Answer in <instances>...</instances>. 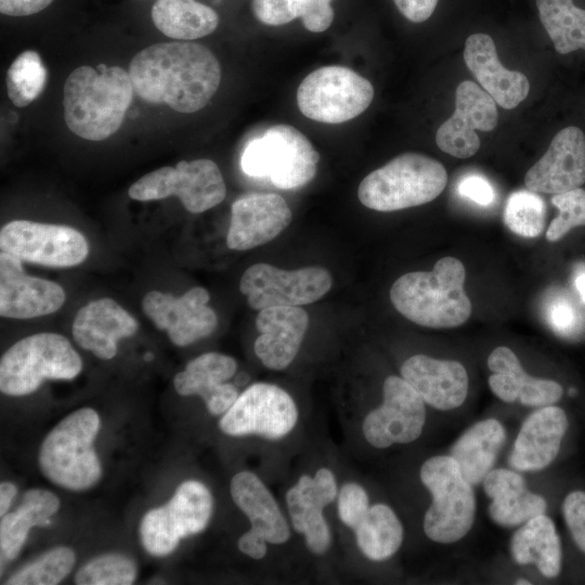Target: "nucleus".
<instances>
[{
    "mask_svg": "<svg viewBox=\"0 0 585 585\" xmlns=\"http://www.w3.org/2000/svg\"><path fill=\"white\" fill-rule=\"evenodd\" d=\"M128 73L141 99L186 114L204 108L221 81L214 54L190 41L161 42L141 50Z\"/></svg>",
    "mask_w": 585,
    "mask_h": 585,
    "instance_id": "obj_1",
    "label": "nucleus"
},
{
    "mask_svg": "<svg viewBox=\"0 0 585 585\" xmlns=\"http://www.w3.org/2000/svg\"><path fill=\"white\" fill-rule=\"evenodd\" d=\"M129 73L119 66L100 72L80 66L64 84V117L69 130L86 140L102 141L121 126L132 102Z\"/></svg>",
    "mask_w": 585,
    "mask_h": 585,
    "instance_id": "obj_2",
    "label": "nucleus"
},
{
    "mask_svg": "<svg viewBox=\"0 0 585 585\" xmlns=\"http://www.w3.org/2000/svg\"><path fill=\"white\" fill-rule=\"evenodd\" d=\"M466 270L454 257L439 259L430 272H410L391 286L390 300L408 321L430 328L463 325L471 314L464 290Z\"/></svg>",
    "mask_w": 585,
    "mask_h": 585,
    "instance_id": "obj_3",
    "label": "nucleus"
},
{
    "mask_svg": "<svg viewBox=\"0 0 585 585\" xmlns=\"http://www.w3.org/2000/svg\"><path fill=\"white\" fill-rule=\"evenodd\" d=\"M100 422L98 413L84 407L67 415L47 434L38 456L47 479L73 491L89 489L100 480L102 468L93 448Z\"/></svg>",
    "mask_w": 585,
    "mask_h": 585,
    "instance_id": "obj_4",
    "label": "nucleus"
},
{
    "mask_svg": "<svg viewBox=\"0 0 585 585\" xmlns=\"http://www.w3.org/2000/svg\"><path fill=\"white\" fill-rule=\"evenodd\" d=\"M446 183L447 172L440 161L404 153L367 174L359 185L358 197L369 209L396 211L432 202Z\"/></svg>",
    "mask_w": 585,
    "mask_h": 585,
    "instance_id": "obj_5",
    "label": "nucleus"
},
{
    "mask_svg": "<svg viewBox=\"0 0 585 585\" xmlns=\"http://www.w3.org/2000/svg\"><path fill=\"white\" fill-rule=\"evenodd\" d=\"M81 368L79 354L64 336L35 334L14 343L1 356L0 390L6 395H26L47 379H73Z\"/></svg>",
    "mask_w": 585,
    "mask_h": 585,
    "instance_id": "obj_6",
    "label": "nucleus"
},
{
    "mask_svg": "<svg viewBox=\"0 0 585 585\" xmlns=\"http://www.w3.org/2000/svg\"><path fill=\"white\" fill-rule=\"evenodd\" d=\"M419 476L432 497L424 517L425 534L441 544L461 540L474 522L477 504L472 485L450 455L428 458Z\"/></svg>",
    "mask_w": 585,
    "mask_h": 585,
    "instance_id": "obj_7",
    "label": "nucleus"
},
{
    "mask_svg": "<svg viewBox=\"0 0 585 585\" xmlns=\"http://www.w3.org/2000/svg\"><path fill=\"white\" fill-rule=\"evenodd\" d=\"M320 155L308 138L289 125H275L246 145L243 171L255 178H268L282 190L304 186L315 177Z\"/></svg>",
    "mask_w": 585,
    "mask_h": 585,
    "instance_id": "obj_8",
    "label": "nucleus"
},
{
    "mask_svg": "<svg viewBox=\"0 0 585 585\" xmlns=\"http://www.w3.org/2000/svg\"><path fill=\"white\" fill-rule=\"evenodd\" d=\"M374 98L373 84L343 66H324L310 73L299 84L297 104L308 118L341 123L362 114Z\"/></svg>",
    "mask_w": 585,
    "mask_h": 585,
    "instance_id": "obj_9",
    "label": "nucleus"
},
{
    "mask_svg": "<svg viewBox=\"0 0 585 585\" xmlns=\"http://www.w3.org/2000/svg\"><path fill=\"white\" fill-rule=\"evenodd\" d=\"M128 194L140 202L177 196L186 210L200 213L219 205L225 197L226 187L214 161L195 159L148 172L129 187Z\"/></svg>",
    "mask_w": 585,
    "mask_h": 585,
    "instance_id": "obj_10",
    "label": "nucleus"
},
{
    "mask_svg": "<svg viewBox=\"0 0 585 585\" xmlns=\"http://www.w3.org/2000/svg\"><path fill=\"white\" fill-rule=\"evenodd\" d=\"M212 508L211 493L204 483L183 482L166 505L147 511L142 518L143 547L154 556L171 554L182 538L206 529Z\"/></svg>",
    "mask_w": 585,
    "mask_h": 585,
    "instance_id": "obj_11",
    "label": "nucleus"
},
{
    "mask_svg": "<svg viewBox=\"0 0 585 585\" xmlns=\"http://www.w3.org/2000/svg\"><path fill=\"white\" fill-rule=\"evenodd\" d=\"M333 285L330 273L321 266L281 270L268 263L249 266L239 289L255 310L272 307H300L320 300Z\"/></svg>",
    "mask_w": 585,
    "mask_h": 585,
    "instance_id": "obj_12",
    "label": "nucleus"
},
{
    "mask_svg": "<svg viewBox=\"0 0 585 585\" xmlns=\"http://www.w3.org/2000/svg\"><path fill=\"white\" fill-rule=\"evenodd\" d=\"M297 420L298 408L287 391L273 384L257 382L238 395L221 417L219 427L233 437L253 434L277 440L287 435Z\"/></svg>",
    "mask_w": 585,
    "mask_h": 585,
    "instance_id": "obj_13",
    "label": "nucleus"
},
{
    "mask_svg": "<svg viewBox=\"0 0 585 585\" xmlns=\"http://www.w3.org/2000/svg\"><path fill=\"white\" fill-rule=\"evenodd\" d=\"M0 248L22 261L53 268L77 265L89 253V245L77 230L27 220L11 221L1 229Z\"/></svg>",
    "mask_w": 585,
    "mask_h": 585,
    "instance_id": "obj_14",
    "label": "nucleus"
},
{
    "mask_svg": "<svg viewBox=\"0 0 585 585\" xmlns=\"http://www.w3.org/2000/svg\"><path fill=\"white\" fill-rule=\"evenodd\" d=\"M382 403L363 420L365 440L376 448L415 441L426 421L421 396L402 378L389 376L382 386Z\"/></svg>",
    "mask_w": 585,
    "mask_h": 585,
    "instance_id": "obj_15",
    "label": "nucleus"
},
{
    "mask_svg": "<svg viewBox=\"0 0 585 585\" xmlns=\"http://www.w3.org/2000/svg\"><path fill=\"white\" fill-rule=\"evenodd\" d=\"M209 292L192 287L181 297L153 290L142 301L145 315L179 347L209 336L217 327L216 312L207 306Z\"/></svg>",
    "mask_w": 585,
    "mask_h": 585,
    "instance_id": "obj_16",
    "label": "nucleus"
},
{
    "mask_svg": "<svg viewBox=\"0 0 585 585\" xmlns=\"http://www.w3.org/2000/svg\"><path fill=\"white\" fill-rule=\"evenodd\" d=\"M498 121L496 102L470 80L460 82L455 92V110L438 129V147L453 157L469 158L480 148L476 133L492 131Z\"/></svg>",
    "mask_w": 585,
    "mask_h": 585,
    "instance_id": "obj_17",
    "label": "nucleus"
},
{
    "mask_svg": "<svg viewBox=\"0 0 585 585\" xmlns=\"http://www.w3.org/2000/svg\"><path fill=\"white\" fill-rule=\"evenodd\" d=\"M338 495L337 481L328 468L314 476L303 474L286 493V505L292 528L303 534L308 549L317 556L330 546L332 534L323 514Z\"/></svg>",
    "mask_w": 585,
    "mask_h": 585,
    "instance_id": "obj_18",
    "label": "nucleus"
},
{
    "mask_svg": "<svg viewBox=\"0 0 585 585\" xmlns=\"http://www.w3.org/2000/svg\"><path fill=\"white\" fill-rule=\"evenodd\" d=\"M584 183L585 133L576 126L561 129L524 177L528 190L552 195L581 187Z\"/></svg>",
    "mask_w": 585,
    "mask_h": 585,
    "instance_id": "obj_19",
    "label": "nucleus"
},
{
    "mask_svg": "<svg viewBox=\"0 0 585 585\" xmlns=\"http://www.w3.org/2000/svg\"><path fill=\"white\" fill-rule=\"evenodd\" d=\"M65 291L56 283L25 274L22 260L0 253V314L9 318H34L56 312Z\"/></svg>",
    "mask_w": 585,
    "mask_h": 585,
    "instance_id": "obj_20",
    "label": "nucleus"
},
{
    "mask_svg": "<svg viewBox=\"0 0 585 585\" xmlns=\"http://www.w3.org/2000/svg\"><path fill=\"white\" fill-rule=\"evenodd\" d=\"M286 200L275 193H250L231 207L226 245L233 250H248L274 239L291 222Z\"/></svg>",
    "mask_w": 585,
    "mask_h": 585,
    "instance_id": "obj_21",
    "label": "nucleus"
},
{
    "mask_svg": "<svg viewBox=\"0 0 585 585\" xmlns=\"http://www.w3.org/2000/svg\"><path fill=\"white\" fill-rule=\"evenodd\" d=\"M400 372L425 403L437 410L459 407L467 398L468 374L457 361L415 354L402 364Z\"/></svg>",
    "mask_w": 585,
    "mask_h": 585,
    "instance_id": "obj_22",
    "label": "nucleus"
},
{
    "mask_svg": "<svg viewBox=\"0 0 585 585\" xmlns=\"http://www.w3.org/2000/svg\"><path fill=\"white\" fill-rule=\"evenodd\" d=\"M308 326V313L300 307L260 310L256 317L260 336L253 344L257 358L269 369H285L298 354Z\"/></svg>",
    "mask_w": 585,
    "mask_h": 585,
    "instance_id": "obj_23",
    "label": "nucleus"
},
{
    "mask_svg": "<svg viewBox=\"0 0 585 585\" xmlns=\"http://www.w3.org/2000/svg\"><path fill=\"white\" fill-rule=\"evenodd\" d=\"M568 427V416L561 407H540L523 421L509 464L519 471L546 468L556 459Z\"/></svg>",
    "mask_w": 585,
    "mask_h": 585,
    "instance_id": "obj_24",
    "label": "nucleus"
},
{
    "mask_svg": "<svg viewBox=\"0 0 585 585\" xmlns=\"http://www.w3.org/2000/svg\"><path fill=\"white\" fill-rule=\"evenodd\" d=\"M139 328L136 320L115 300L102 298L83 306L75 316L73 336L84 350L102 360L117 353V342L133 336Z\"/></svg>",
    "mask_w": 585,
    "mask_h": 585,
    "instance_id": "obj_25",
    "label": "nucleus"
},
{
    "mask_svg": "<svg viewBox=\"0 0 585 585\" xmlns=\"http://www.w3.org/2000/svg\"><path fill=\"white\" fill-rule=\"evenodd\" d=\"M236 361L229 355L208 352L190 361L173 379L181 395H199L212 415H223L238 398L237 388L230 382L236 373Z\"/></svg>",
    "mask_w": 585,
    "mask_h": 585,
    "instance_id": "obj_26",
    "label": "nucleus"
},
{
    "mask_svg": "<svg viewBox=\"0 0 585 585\" xmlns=\"http://www.w3.org/2000/svg\"><path fill=\"white\" fill-rule=\"evenodd\" d=\"M464 60L484 91L503 108H515L528 96V78L520 72L503 66L495 43L489 35H470L465 42Z\"/></svg>",
    "mask_w": 585,
    "mask_h": 585,
    "instance_id": "obj_27",
    "label": "nucleus"
},
{
    "mask_svg": "<svg viewBox=\"0 0 585 585\" xmlns=\"http://www.w3.org/2000/svg\"><path fill=\"white\" fill-rule=\"evenodd\" d=\"M487 367L492 372L491 391L506 403L519 400L525 406L543 407L554 405L563 394L557 381L526 374L508 347L495 348L487 358Z\"/></svg>",
    "mask_w": 585,
    "mask_h": 585,
    "instance_id": "obj_28",
    "label": "nucleus"
},
{
    "mask_svg": "<svg viewBox=\"0 0 585 585\" xmlns=\"http://www.w3.org/2000/svg\"><path fill=\"white\" fill-rule=\"evenodd\" d=\"M483 489L492 499L490 518L502 526H515L545 514L544 497L528 490L525 480L508 469H492L483 480Z\"/></svg>",
    "mask_w": 585,
    "mask_h": 585,
    "instance_id": "obj_29",
    "label": "nucleus"
},
{
    "mask_svg": "<svg viewBox=\"0 0 585 585\" xmlns=\"http://www.w3.org/2000/svg\"><path fill=\"white\" fill-rule=\"evenodd\" d=\"M235 505L250 522V530L270 544H284L290 536L289 525L272 493L251 471L236 473L230 484Z\"/></svg>",
    "mask_w": 585,
    "mask_h": 585,
    "instance_id": "obj_30",
    "label": "nucleus"
},
{
    "mask_svg": "<svg viewBox=\"0 0 585 585\" xmlns=\"http://www.w3.org/2000/svg\"><path fill=\"white\" fill-rule=\"evenodd\" d=\"M505 440L502 422L494 418L483 419L454 442L448 455L457 463L463 477L474 486L493 469Z\"/></svg>",
    "mask_w": 585,
    "mask_h": 585,
    "instance_id": "obj_31",
    "label": "nucleus"
},
{
    "mask_svg": "<svg viewBox=\"0 0 585 585\" xmlns=\"http://www.w3.org/2000/svg\"><path fill=\"white\" fill-rule=\"evenodd\" d=\"M510 552L517 563H533L545 577L555 578L561 572V541L555 523L545 514L524 522L514 533Z\"/></svg>",
    "mask_w": 585,
    "mask_h": 585,
    "instance_id": "obj_32",
    "label": "nucleus"
},
{
    "mask_svg": "<svg viewBox=\"0 0 585 585\" xmlns=\"http://www.w3.org/2000/svg\"><path fill=\"white\" fill-rule=\"evenodd\" d=\"M58 508L60 499L52 492L42 489H31L25 492L17 509L1 517V563L15 559L30 528L49 524L50 517Z\"/></svg>",
    "mask_w": 585,
    "mask_h": 585,
    "instance_id": "obj_33",
    "label": "nucleus"
},
{
    "mask_svg": "<svg viewBox=\"0 0 585 585\" xmlns=\"http://www.w3.org/2000/svg\"><path fill=\"white\" fill-rule=\"evenodd\" d=\"M151 16L165 36L184 41L205 37L219 24L217 12L195 0H157Z\"/></svg>",
    "mask_w": 585,
    "mask_h": 585,
    "instance_id": "obj_34",
    "label": "nucleus"
},
{
    "mask_svg": "<svg viewBox=\"0 0 585 585\" xmlns=\"http://www.w3.org/2000/svg\"><path fill=\"white\" fill-rule=\"evenodd\" d=\"M354 533L359 549L373 561L392 557L401 547L404 535L398 516L385 504L369 506Z\"/></svg>",
    "mask_w": 585,
    "mask_h": 585,
    "instance_id": "obj_35",
    "label": "nucleus"
},
{
    "mask_svg": "<svg viewBox=\"0 0 585 585\" xmlns=\"http://www.w3.org/2000/svg\"><path fill=\"white\" fill-rule=\"evenodd\" d=\"M540 20L560 54L585 50V9L573 0H536Z\"/></svg>",
    "mask_w": 585,
    "mask_h": 585,
    "instance_id": "obj_36",
    "label": "nucleus"
},
{
    "mask_svg": "<svg viewBox=\"0 0 585 585\" xmlns=\"http://www.w3.org/2000/svg\"><path fill=\"white\" fill-rule=\"evenodd\" d=\"M332 0H252V12L258 21L269 26H281L301 17L312 32H323L334 20Z\"/></svg>",
    "mask_w": 585,
    "mask_h": 585,
    "instance_id": "obj_37",
    "label": "nucleus"
},
{
    "mask_svg": "<svg viewBox=\"0 0 585 585\" xmlns=\"http://www.w3.org/2000/svg\"><path fill=\"white\" fill-rule=\"evenodd\" d=\"M47 76L40 55L32 50L24 51L12 62L6 73L9 99L17 107L27 106L42 92Z\"/></svg>",
    "mask_w": 585,
    "mask_h": 585,
    "instance_id": "obj_38",
    "label": "nucleus"
},
{
    "mask_svg": "<svg viewBox=\"0 0 585 585\" xmlns=\"http://www.w3.org/2000/svg\"><path fill=\"white\" fill-rule=\"evenodd\" d=\"M75 554L68 547H56L36 561L25 566L5 584L8 585H55L65 578L75 564Z\"/></svg>",
    "mask_w": 585,
    "mask_h": 585,
    "instance_id": "obj_39",
    "label": "nucleus"
},
{
    "mask_svg": "<svg viewBox=\"0 0 585 585\" xmlns=\"http://www.w3.org/2000/svg\"><path fill=\"white\" fill-rule=\"evenodd\" d=\"M504 221L515 234L536 237L544 230L545 203L530 190L514 192L506 202Z\"/></svg>",
    "mask_w": 585,
    "mask_h": 585,
    "instance_id": "obj_40",
    "label": "nucleus"
},
{
    "mask_svg": "<svg viewBox=\"0 0 585 585\" xmlns=\"http://www.w3.org/2000/svg\"><path fill=\"white\" fill-rule=\"evenodd\" d=\"M136 577V567L132 559L107 554L95 557L80 568L75 576L78 585H129Z\"/></svg>",
    "mask_w": 585,
    "mask_h": 585,
    "instance_id": "obj_41",
    "label": "nucleus"
},
{
    "mask_svg": "<svg viewBox=\"0 0 585 585\" xmlns=\"http://www.w3.org/2000/svg\"><path fill=\"white\" fill-rule=\"evenodd\" d=\"M552 205L559 214L550 222L546 238L557 242L570 230L585 225V190L577 187L551 197Z\"/></svg>",
    "mask_w": 585,
    "mask_h": 585,
    "instance_id": "obj_42",
    "label": "nucleus"
},
{
    "mask_svg": "<svg viewBox=\"0 0 585 585\" xmlns=\"http://www.w3.org/2000/svg\"><path fill=\"white\" fill-rule=\"evenodd\" d=\"M369 508V499L364 487L354 482L344 483L337 495V509L340 521L355 530Z\"/></svg>",
    "mask_w": 585,
    "mask_h": 585,
    "instance_id": "obj_43",
    "label": "nucleus"
},
{
    "mask_svg": "<svg viewBox=\"0 0 585 585\" xmlns=\"http://www.w3.org/2000/svg\"><path fill=\"white\" fill-rule=\"evenodd\" d=\"M562 515L568 530L577 546L585 554V492H570L562 503Z\"/></svg>",
    "mask_w": 585,
    "mask_h": 585,
    "instance_id": "obj_44",
    "label": "nucleus"
},
{
    "mask_svg": "<svg viewBox=\"0 0 585 585\" xmlns=\"http://www.w3.org/2000/svg\"><path fill=\"white\" fill-rule=\"evenodd\" d=\"M458 193L480 206L491 205L495 199V192L490 182L478 174L463 178L458 183Z\"/></svg>",
    "mask_w": 585,
    "mask_h": 585,
    "instance_id": "obj_45",
    "label": "nucleus"
},
{
    "mask_svg": "<svg viewBox=\"0 0 585 585\" xmlns=\"http://www.w3.org/2000/svg\"><path fill=\"white\" fill-rule=\"evenodd\" d=\"M404 17L414 23L427 21L435 10L438 0H393Z\"/></svg>",
    "mask_w": 585,
    "mask_h": 585,
    "instance_id": "obj_46",
    "label": "nucleus"
},
{
    "mask_svg": "<svg viewBox=\"0 0 585 585\" xmlns=\"http://www.w3.org/2000/svg\"><path fill=\"white\" fill-rule=\"evenodd\" d=\"M53 0H0V12L9 16H27L46 9Z\"/></svg>",
    "mask_w": 585,
    "mask_h": 585,
    "instance_id": "obj_47",
    "label": "nucleus"
},
{
    "mask_svg": "<svg viewBox=\"0 0 585 585\" xmlns=\"http://www.w3.org/2000/svg\"><path fill=\"white\" fill-rule=\"evenodd\" d=\"M548 317L551 325L560 332L571 329L576 322L575 311L568 301L554 302L549 309Z\"/></svg>",
    "mask_w": 585,
    "mask_h": 585,
    "instance_id": "obj_48",
    "label": "nucleus"
},
{
    "mask_svg": "<svg viewBox=\"0 0 585 585\" xmlns=\"http://www.w3.org/2000/svg\"><path fill=\"white\" fill-rule=\"evenodd\" d=\"M266 544L264 537L249 529L238 538L237 547L246 556L260 560L268 552Z\"/></svg>",
    "mask_w": 585,
    "mask_h": 585,
    "instance_id": "obj_49",
    "label": "nucleus"
},
{
    "mask_svg": "<svg viewBox=\"0 0 585 585\" xmlns=\"http://www.w3.org/2000/svg\"><path fill=\"white\" fill-rule=\"evenodd\" d=\"M17 493L16 486L11 482H2L0 484V515L4 516L11 505L12 499Z\"/></svg>",
    "mask_w": 585,
    "mask_h": 585,
    "instance_id": "obj_50",
    "label": "nucleus"
},
{
    "mask_svg": "<svg viewBox=\"0 0 585 585\" xmlns=\"http://www.w3.org/2000/svg\"><path fill=\"white\" fill-rule=\"evenodd\" d=\"M575 287L581 296L582 301L585 302V272L580 273L575 277Z\"/></svg>",
    "mask_w": 585,
    "mask_h": 585,
    "instance_id": "obj_51",
    "label": "nucleus"
},
{
    "mask_svg": "<svg viewBox=\"0 0 585 585\" xmlns=\"http://www.w3.org/2000/svg\"><path fill=\"white\" fill-rule=\"evenodd\" d=\"M516 584H517V585H530L531 582H529L528 580H522V578H521V580H518V581L516 582Z\"/></svg>",
    "mask_w": 585,
    "mask_h": 585,
    "instance_id": "obj_52",
    "label": "nucleus"
}]
</instances>
